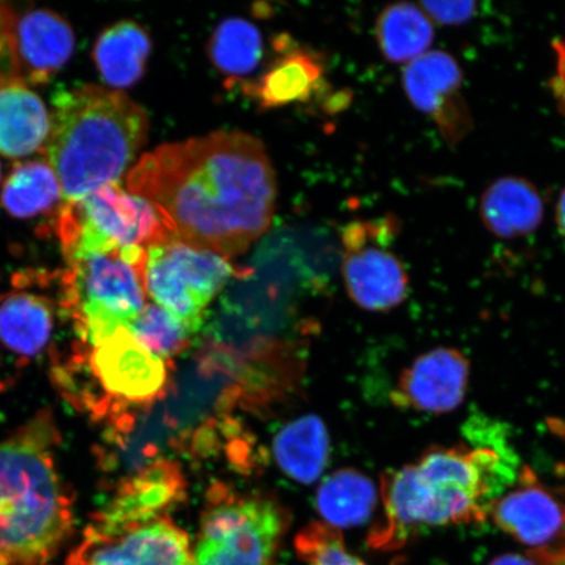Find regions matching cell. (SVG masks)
<instances>
[{
  "mask_svg": "<svg viewBox=\"0 0 565 565\" xmlns=\"http://www.w3.org/2000/svg\"><path fill=\"white\" fill-rule=\"evenodd\" d=\"M186 482L173 461L160 459L119 484L115 498L100 512L122 520L167 514L185 499Z\"/></svg>",
  "mask_w": 565,
  "mask_h": 565,
  "instance_id": "cell-16",
  "label": "cell"
},
{
  "mask_svg": "<svg viewBox=\"0 0 565 565\" xmlns=\"http://www.w3.org/2000/svg\"><path fill=\"white\" fill-rule=\"evenodd\" d=\"M207 53L218 73L232 77L231 83H235L253 73L263 61V35L249 21L231 18L222 21L212 33Z\"/></svg>",
  "mask_w": 565,
  "mask_h": 565,
  "instance_id": "cell-25",
  "label": "cell"
},
{
  "mask_svg": "<svg viewBox=\"0 0 565 565\" xmlns=\"http://www.w3.org/2000/svg\"><path fill=\"white\" fill-rule=\"evenodd\" d=\"M377 504V489L362 472L343 469L334 472L317 491L316 507L327 525L353 527L365 524Z\"/></svg>",
  "mask_w": 565,
  "mask_h": 565,
  "instance_id": "cell-23",
  "label": "cell"
},
{
  "mask_svg": "<svg viewBox=\"0 0 565 565\" xmlns=\"http://www.w3.org/2000/svg\"><path fill=\"white\" fill-rule=\"evenodd\" d=\"M542 196L533 185L519 177H504L487 188L480 201V216L486 228L500 238L530 235L543 221Z\"/></svg>",
  "mask_w": 565,
  "mask_h": 565,
  "instance_id": "cell-19",
  "label": "cell"
},
{
  "mask_svg": "<svg viewBox=\"0 0 565 565\" xmlns=\"http://www.w3.org/2000/svg\"><path fill=\"white\" fill-rule=\"evenodd\" d=\"M61 200L63 195L58 177L47 162H21L3 185L2 204L13 217L39 215Z\"/></svg>",
  "mask_w": 565,
  "mask_h": 565,
  "instance_id": "cell-26",
  "label": "cell"
},
{
  "mask_svg": "<svg viewBox=\"0 0 565 565\" xmlns=\"http://www.w3.org/2000/svg\"><path fill=\"white\" fill-rule=\"evenodd\" d=\"M556 223L559 227L563 237L565 238V190L559 196L556 206Z\"/></svg>",
  "mask_w": 565,
  "mask_h": 565,
  "instance_id": "cell-32",
  "label": "cell"
},
{
  "mask_svg": "<svg viewBox=\"0 0 565 565\" xmlns=\"http://www.w3.org/2000/svg\"><path fill=\"white\" fill-rule=\"evenodd\" d=\"M192 550L168 514L122 520L97 512L66 565H189Z\"/></svg>",
  "mask_w": 565,
  "mask_h": 565,
  "instance_id": "cell-10",
  "label": "cell"
},
{
  "mask_svg": "<svg viewBox=\"0 0 565 565\" xmlns=\"http://www.w3.org/2000/svg\"><path fill=\"white\" fill-rule=\"evenodd\" d=\"M62 308L83 344L96 345L127 329L147 306V247L68 250Z\"/></svg>",
  "mask_w": 565,
  "mask_h": 565,
  "instance_id": "cell-5",
  "label": "cell"
},
{
  "mask_svg": "<svg viewBox=\"0 0 565 565\" xmlns=\"http://www.w3.org/2000/svg\"><path fill=\"white\" fill-rule=\"evenodd\" d=\"M53 331V306L42 296L17 292L0 301V345L12 356L25 362L41 356Z\"/></svg>",
  "mask_w": 565,
  "mask_h": 565,
  "instance_id": "cell-20",
  "label": "cell"
},
{
  "mask_svg": "<svg viewBox=\"0 0 565 565\" xmlns=\"http://www.w3.org/2000/svg\"><path fill=\"white\" fill-rule=\"evenodd\" d=\"M397 222H353L342 232L343 278L350 298L371 312H386L407 298L406 268L387 245L397 235Z\"/></svg>",
  "mask_w": 565,
  "mask_h": 565,
  "instance_id": "cell-11",
  "label": "cell"
},
{
  "mask_svg": "<svg viewBox=\"0 0 565 565\" xmlns=\"http://www.w3.org/2000/svg\"><path fill=\"white\" fill-rule=\"evenodd\" d=\"M296 551L307 565H366L345 547L338 529L320 522L296 536Z\"/></svg>",
  "mask_w": 565,
  "mask_h": 565,
  "instance_id": "cell-28",
  "label": "cell"
},
{
  "mask_svg": "<svg viewBox=\"0 0 565 565\" xmlns=\"http://www.w3.org/2000/svg\"><path fill=\"white\" fill-rule=\"evenodd\" d=\"M74 47L73 30L56 13L0 6V84L47 82Z\"/></svg>",
  "mask_w": 565,
  "mask_h": 565,
  "instance_id": "cell-12",
  "label": "cell"
},
{
  "mask_svg": "<svg viewBox=\"0 0 565 565\" xmlns=\"http://www.w3.org/2000/svg\"><path fill=\"white\" fill-rule=\"evenodd\" d=\"M287 526L278 501L215 483L189 565H273Z\"/></svg>",
  "mask_w": 565,
  "mask_h": 565,
  "instance_id": "cell-6",
  "label": "cell"
},
{
  "mask_svg": "<svg viewBox=\"0 0 565 565\" xmlns=\"http://www.w3.org/2000/svg\"><path fill=\"white\" fill-rule=\"evenodd\" d=\"M127 190L157 207L173 242L230 259L270 227L278 186L260 140L216 131L143 154Z\"/></svg>",
  "mask_w": 565,
  "mask_h": 565,
  "instance_id": "cell-1",
  "label": "cell"
},
{
  "mask_svg": "<svg viewBox=\"0 0 565 565\" xmlns=\"http://www.w3.org/2000/svg\"><path fill=\"white\" fill-rule=\"evenodd\" d=\"M286 35L277 44L281 55L256 82L245 84L244 94L263 109L279 108L294 103L308 102L322 82L323 63L313 53L291 49Z\"/></svg>",
  "mask_w": 565,
  "mask_h": 565,
  "instance_id": "cell-17",
  "label": "cell"
},
{
  "mask_svg": "<svg viewBox=\"0 0 565 565\" xmlns=\"http://www.w3.org/2000/svg\"><path fill=\"white\" fill-rule=\"evenodd\" d=\"M275 461L300 483H313L327 468L330 441L323 422L315 415L286 424L273 444Z\"/></svg>",
  "mask_w": 565,
  "mask_h": 565,
  "instance_id": "cell-21",
  "label": "cell"
},
{
  "mask_svg": "<svg viewBox=\"0 0 565 565\" xmlns=\"http://www.w3.org/2000/svg\"><path fill=\"white\" fill-rule=\"evenodd\" d=\"M63 252L173 242L152 203L119 183H109L83 201L65 204L58 218Z\"/></svg>",
  "mask_w": 565,
  "mask_h": 565,
  "instance_id": "cell-8",
  "label": "cell"
},
{
  "mask_svg": "<svg viewBox=\"0 0 565 565\" xmlns=\"http://www.w3.org/2000/svg\"><path fill=\"white\" fill-rule=\"evenodd\" d=\"M428 18L444 25L462 24L476 15V2H422Z\"/></svg>",
  "mask_w": 565,
  "mask_h": 565,
  "instance_id": "cell-29",
  "label": "cell"
},
{
  "mask_svg": "<svg viewBox=\"0 0 565 565\" xmlns=\"http://www.w3.org/2000/svg\"><path fill=\"white\" fill-rule=\"evenodd\" d=\"M376 35L388 62L409 63L427 53L435 30L433 20L419 4L395 3L380 13Z\"/></svg>",
  "mask_w": 565,
  "mask_h": 565,
  "instance_id": "cell-24",
  "label": "cell"
},
{
  "mask_svg": "<svg viewBox=\"0 0 565 565\" xmlns=\"http://www.w3.org/2000/svg\"><path fill=\"white\" fill-rule=\"evenodd\" d=\"M53 104L45 154L66 204L119 183L146 143V110L122 92L89 84L58 92Z\"/></svg>",
  "mask_w": 565,
  "mask_h": 565,
  "instance_id": "cell-4",
  "label": "cell"
},
{
  "mask_svg": "<svg viewBox=\"0 0 565 565\" xmlns=\"http://www.w3.org/2000/svg\"><path fill=\"white\" fill-rule=\"evenodd\" d=\"M519 476L512 450L492 444L429 449L418 461L385 472L384 518L370 545L398 550L423 530L482 524Z\"/></svg>",
  "mask_w": 565,
  "mask_h": 565,
  "instance_id": "cell-2",
  "label": "cell"
},
{
  "mask_svg": "<svg viewBox=\"0 0 565 565\" xmlns=\"http://www.w3.org/2000/svg\"><path fill=\"white\" fill-rule=\"evenodd\" d=\"M555 52V75L551 81V87H553L554 95L557 103L562 106L565 111V42L557 40L554 42Z\"/></svg>",
  "mask_w": 565,
  "mask_h": 565,
  "instance_id": "cell-31",
  "label": "cell"
},
{
  "mask_svg": "<svg viewBox=\"0 0 565 565\" xmlns=\"http://www.w3.org/2000/svg\"><path fill=\"white\" fill-rule=\"evenodd\" d=\"M469 380L470 362L461 351L435 349L402 372L392 399L395 405L416 412L450 413L462 404Z\"/></svg>",
  "mask_w": 565,
  "mask_h": 565,
  "instance_id": "cell-15",
  "label": "cell"
},
{
  "mask_svg": "<svg viewBox=\"0 0 565 565\" xmlns=\"http://www.w3.org/2000/svg\"><path fill=\"white\" fill-rule=\"evenodd\" d=\"M489 565H565V557H553L526 551L525 554H504Z\"/></svg>",
  "mask_w": 565,
  "mask_h": 565,
  "instance_id": "cell-30",
  "label": "cell"
},
{
  "mask_svg": "<svg viewBox=\"0 0 565 565\" xmlns=\"http://www.w3.org/2000/svg\"><path fill=\"white\" fill-rule=\"evenodd\" d=\"M402 82L408 100L433 119L449 145L469 136L471 113L462 94V71L454 56L427 52L407 63Z\"/></svg>",
  "mask_w": 565,
  "mask_h": 565,
  "instance_id": "cell-14",
  "label": "cell"
},
{
  "mask_svg": "<svg viewBox=\"0 0 565 565\" xmlns=\"http://www.w3.org/2000/svg\"><path fill=\"white\" fill-rule=\"evenodd\" d=\"M237 274L228 258L175 239L147 249L148 298L194 334L201 328L209 303Z\"/></svg>",
  "mask_w": 565,
  "mask_h": 565,
  "instance_id": "cell-9",
  "label": "cell"
},
{
  "mask_svg": "<svg viewBox=\"0 0 565 565\" xmlns=\"http://www.w3.org/2000/svg\"><path fill=\"white\" fill-rule=\"evenodd\" d=\"M83 344V343H82ZM77 352L87 384L95 387L86 407L100 418H125L126 408L143 407L164 395L168 362L139 343L122 328L96 345Z\"/></svg>",
  "mask_w": 565,
  "mask_h": 565,
  "instance_id": "cell-7",
  "label": "cell"
},
{
  "mask_svg": "<svg viewBox=\"0 0 565 565\" xmlns=\"http://www.w3.org/2000/svg\"><path fill=\"white\" fill-rule=\"evenodd\" d=\"M52 117L38 94L24 84H0V153L24 158L45 147Z\"/></svg>",
  "mask_w": 565,
  "mask_h": 565,
  "instance_id": "cell-18",
  "label": "cell"
},
{
  "mask_svg": "<svg viewBox=\"0 0 565 565\" xmlns=\"http://www.w3.org/2000/svg\"><path fill=\"white\" fill-rule=\"evenodd\" d=\"M491 515L494 524L527 551L565 557V487L543 484L532 470H522Z\"/></svg>",
  "mask_w": 565,
  "mask_h": 565,
  "instance_id": "cell-13",
  "label": "cell"
},
{
  "mask_svg": "<svg viewBox=\"0 0 565 565\" xmlns=\"http://www.w3.org/2000/svg\"><path fill=\"white\" fill-rule=\"evenodd\" d=\"M94 53L104 82L117 88L130 87L145 73L151 40L140 25L122 21L100 35Z\"/></svg>",
  "mask_w": 565,
  "mask_h": 565,
  "instance_id": "cell-22",
  "label": "cell"
},
{
  "mask_svg": "<svg viewBox=\"0 0 565 565\" xmlns=\"http://www.w3.org/2000/svg\"><path fill=\"white\" fill-rule=\"evenodd\" d=\"M0 179H2V164H0Z\"/></svg>",
  "mask_w": 565,
  "mask_h": 565,
  "instance_id": "cell-33",
  "label": "cell"
},
{
  "mask_svg": "<svg viewBox=\"0 0 565 565\" xmlns=\"http://www.w3.org/2000/svg\"><path fill=\"white\" fill-rule=\"evenodd\" d=\"M127 330L154 355L166 360L181 355L192 343L194 334L186 324L177 320L157 303L148 302L143 312Z\"/></svg>",
  "mask_w": 565,
  "mask_h": 565,
  "instance_id": "cell-27",
  "label": "cell"
},
{
  "mask_svg": "<svg viewBox=\"0 0 565 565\" xmlns=\"http://www.w3.org/2000/svg\"><path fill=\"white\" fill-rule=\"evenodd\" d=\"M53 419L40 414L0 441V565H44L74 527Z\"/></svg>",
  "mask_w": 565,
  "mask_h": 565,
  "instance_id": "cell-3",
  "label": "cell"
}]
</instances>
